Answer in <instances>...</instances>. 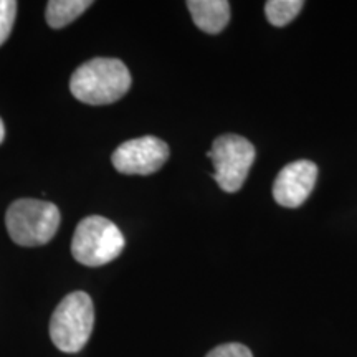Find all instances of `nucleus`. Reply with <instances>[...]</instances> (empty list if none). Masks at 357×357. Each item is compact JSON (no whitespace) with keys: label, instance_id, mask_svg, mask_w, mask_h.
Masks as SVG:
<instances>
[{"label":"nucleus","instance_id":"f257e3e1","mask_svg":"<svg viewBox=\"0 0 357 357\" xmlns=\"http://www.w3.org/2000/svg\"><path fill=\"white\" fill-rule=\"evenodd\" d=\"M132 78L118 58H93L75 70L70 79L71 95L86 105H111L126 95Z\"/></svg>","mask_w":357,"mask_h":357},{"label":"nucleus","instance_id":"f03ea898","mask_svg":"<svg viewBox=\"0 0 357 357\" xmlns=\"http://www.w3.org/2000/svg\"><path fill=\"white\" fill-rule=\"evenodd\" d=\"M60 222L61 215L55 204L35 199L15 200L6 215L8 235L20 247L47 245L55 236Z\"/></svg>","mask_w":357,"mask_h":357},{"label":"nucleus","instance_id":"7ed1b4c3","mask_svg":"<svg viewBox=\"0 0 357 357\" xmlns=\"http://www.w3.org/2000/svg\"><path fill=\"white\" fill-rule=\"evenodd\" d=\"M95 324V307L88 293L66 294L50 319V337L58 349L75 354L86 346Z\"/></svg>","mask_w":357,"mask_h":357},{"label":"nucleus","instance_id":"20e7f679","mask_svg":"<svg viewBox=\"0 0 357 357\" xmlns=\"http://www.w3.org/2000/svg\"><path fill=\"white\" fill-rule=\"evenodd\" d=\"M124 236L108 218L89 215L78 223L71 240V253L84 266H102L121 255Z\"/></svg>","mask_w":357,"mask_h":357},{"label":"nucleus","instance_id":"39448f33","mask_svg":"<svg viewBox=\"0 0 357 357\" xmlns=\"http://www.w3.org/2000/svg\"><path fill=\"white\" fill-rule=\"evenodd\" d=\"M213 178L223 192H238L247 181V176L255 162V146L248 139L236 134H223L213 141L211 153Z\"/></svg>","mask_w":357,"mask_h":357},{"label":"nucleus","instance_id":"423d86ee","mask_svg":"<svg viewBox=\"0 0 357 357\" xmlns=\"http://www.w3.org/2000/svg\"><path fill=\"white\" fill-rule=\"evenodd\" d=\"M169 146L154 136L136 137L123 142L113 153V166L126 176H149L167 162Z\"/></svg>","mask_w":357,"mask_h":357},{"label":"nucleus","instance_id":"0eeeda50","mask_svg":"<svg viewBox=\"0 0 357 357\" xmlns=\"http://www.w3.org/2000/svg\"><path fill=\"white\" fill-rule=\"evenodd\" d=\"M318 181V166L311 160H296L281 169L273 184V197L283 207L296 208L305 204Z\"/></svg>","mask_w":357,"mask_h":357},{"label":"nucleus","instance_id":"6e6552de","mask_svg":"<svg viewBox=\"0 0 357 357\" xmlns=\"http://www.w3.org/2000/svg\"><path fill=\"white\" fill-rule=\"evenodd\" d=\"M194 24L205 33H220L230 20L227 0H189L187 2Z\"/></svg>","mask_w":357,"mask_h":357},{"label":"nucleus","instance_id":"1a4fd4ad","mask_svg":"<svg viewBox=\"0 0 357 357\" xmlns=\"http://www.w3.org/2000/svg\"><path fill=\"white\" fill-rule=\"evenodd\" d=\"M93 2L89 0H52L47 3V24L52 29H63L78 19L82 13L91 7Z\"/></svg>","mask_w":357,"mask_h":357},{"label":"nucleus","instance_id":"9d476101","mask_svg":"<svg viewBox=\"0 0 357 357\" xmlns=\"http://www.w3.org/2000/svg\"><path fill=\"white\" fill-rule=\"evenodd\" d=\"M305 7L301 0H268L265 3L266 19L271 25L284 26L293 22Z\"/></svg>","mask_w":357,"mask_h":357},{"label":"nucleus","instance_id":"9b49d317","mask_svg":"<svg viewBox=\"0 0 357 357\" xmlns=\"http://www.w3.org/2000/svg\"><path fill=\"white\" fill-rule=\"evenodd\" d=\"M17 2L15 0H0V45L8 38L15 22Z\"/></svg>","mask_w":357,"mask_h":357},{"label":"nucleus","instance_id":"f8f14e48","mask_svg":"<svg viewBox=\"0 0 357 357\" xmlns=\"http://www.w3.org/2000/svg\"><path fill=\"white\" fill-rule=\"evenodd\" d=\"M205 357H253L252 351L240 342H227V344L217 346Z\"/></svg>","mask_w":357,"mask_h":357},{"label":"nucleus","instance_id":"ddd939ff","mask_svg":"<svg viewBox=\"0 0 357 357\" xmlns=\"http://www.w3.org/2000/svg\"><path fill=\"white\" fill-rule=\"evenodd\" d=\"M3 137H6V128H3V121L2 118H0V144H2Z\"/></svg>","mask_w":357,"mask_h":357}]
</instances>
